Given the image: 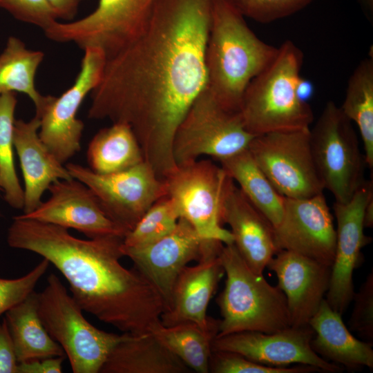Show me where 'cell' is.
<instances>
[{"label": "cell", "instance_id": "1", "mask_svg": "<svg viewBox=\"0 0 373 373\" xmlns=\"http://www.w3.org/2000/svg\"><path fill=\"white\" fill-rule=\"evenodd\" d=\"M213 0H156L144 30L108 58L88 117L128 124L144 160L164 180L176 168L175 131L205 88Z\"/></svg>", "mask_w": 373, "mask_h": 373}, {"label": "cell", "instance_id": "2", "mask_svg": "<svg viewBox=\"0 0 373 373\" xmlns=\"http://www.w3.org/2000/svg\"><path fill=\"white\" fill-rule=\"evenodd\" d=\"M124 238H78L64 227L16 216L8 228L7 242L52 264L67 280L71 296L83 312L123 333L141 335L161 323L166 307L144 275L121 264Z\"/></svg>", "mask_w": 373, "mask_h": 373}, {"label": "cell", "instance_id": "3", "mask_svg": "<svg viewBox=\"0 0 373 373\" xmlns=\"http://www.w3.org/2000/svg\"><path fill=\"white\" fill-rule=\"evenodd\" d=\"M227 0H213L205 63L206 87L225 108L240 112L251 80L275 58L278 47L260 39Z\"/></svg>", "mask_w": 373, "mask_h": 373}, {"label": "cell", "instance_id": "4", "mask_svg": "<svg viewBox=\"0 0 373 373\" xmlns=\"http://www.w3.org/2000/svg\"><path fill=\"white\" fill-rule=\"evenodd\" d=\"M303 60L300 48L287 40L278 47L271 63L249 83L240 109L249 133L256 136L310 128L312 110L296 94Z\"/></svg>", "mask_w": 373, "mask_h": 373}, {"label": "cell", "instance_id": "5", "mask_svg": "<svg viewBox=\"0 0 373 373\" xmlns=\"http://www.w3.org/2000/svg\"><path fill=\"white\" fill-rule=\"evenodd\" d=\"M220 258L227 278L216 300L222 316L216 336L242 331L274 333L291 327L286 298L278 285L255 274L233 243L223 245Z\"/></svg>", "mask_w": 373, "mask_h": 373}, {"label": "cell", "instance_id": "6", "mask_svg": "<svg viewBox=\"0 0 373 373\" xmlns=\"http://www.w3.org/2000/svg\"><path fill=\"white\" fill-rule=\"evenodd\" d=\"M37 306L44 327L63 349L74 373H99L113 348L126 336L90 324L55 274L48 276L45 288L37 293Z\"/></svg>", "mask_w": 373, "mask_h": 373}, {"label": "cell", "instance_id": "7", "mask_svg": "<svg viewBox=\"0 0 373 373\" xmlns=\"http://www.w3.org/2000/svg\"><path fill=\"white\" fill-rule=\"evenodd\" d=\"M310 144L316 168L323 185L345 203L365 183L364 154L352 122L333 101L326 103L314 126Z\"/></svg>", "mask_w": 373, "mask_h": 373}, {"label": "cell", "instance_id": "8", "mask_svg": "<svg viewBox=\"0 0 373 373\" xmlns=\"http://www.w3.org/2000/svg\"><path fill=\"white\" fill-rule=\"evenodd\" d=\"M254 137L245 129L240 112L223 107L205 87L178 126L173 159L176 165L203 155L220 160L247 149Z\"/></svg>", "mask_w": 373, "mask_h": 373}, {"label": "cell", "instance_id": "9", "mask_svg": "<svg viewBox=\"0 0 373 373\" xmlns=\"http://www.w3.org/2000/svg\"><path fill=\"white\" fill-rule=\"evenodd\" d=\"M230 177L209 160L177 165L165 179L167 196L180 218L187 220L205 239L233 242L230 231L222 227V210Z\"/></svg>", "mask_w": 373, "mask_h": 373}, {"label": "cell", "instance_id": "10", "mask_svg": "<svg viewBox=\"0 0 373 373\" xmlns=\"http://www.w3.org/2000/svg\"><path fill=\"white\" fill-rule=\"evenodd\" d=\"M156 0H99L95 9L77 20L56 21L44 32L59 43L84 50L101 49L107 59L125 48L144 30Z\"/></svg>", "mask_w": 373, "mask_h": 373}, {"label": "cell", "instance_id": "11", "mask_svg": "<svg viewBox=\"0 0 373 373\" xmlns=\"http://www.w3.org/2000/svg\"><path fill=\"white\" fill-rule=\"evenodd\" d=\"M65 166L73 178L92 191L108 217L127 232L156 201L167 195L164 180L145 161L109 174H99L76 163Z\"/></svg>", "mask_w": 373, "mask_h": 373}, {"label": "cell", "instance_id": "12", "mask_svg": "<svg viewBox=\"0 0 373 373\" xmlns=\"http://www.w3.org/2000/svg\"><path fill=\"white\" fill-rule=\"evenodd\" d=\"M83 50L80 70L72 86L59 97L46 95L42 105L35 110L40 121L41 140L64 164L81 150L84 124L77 118V111L99 83L107 60L98 48Z\"/></svg>", "mask_w": 373, "mask_h": 373}, {"label": "cell", "instance_id": "13", "mask_svg": "<svg viewBox=\"0 0 373 373\" xmlns=\"http://www.w3.org/2000/svg\"><path fill=\"white\" fill-rule=\"evenodd\" d=\"M309 129L256 135L248 146L258 166L285 198H310L324 190L312 155Z\"/></svg>", "mask_w": 373, "mask_h": 373}, {"label": "cell", "instance_id": "14", "mask_svg": "<svg viewBox=\"0 0 373 373\" xmlns=\"http://www.w3.org/2000/svg\"><path fill=\"white\" fill-rule=\"evenodd\" d=\"M215 240L202 238L187 220L180 218L175 229L164 237L140 247L122 245V251L160 294L166 311L171 307L179 274L189 262H198Z\"/></svg>", "mask_w": 373, "mask_h": 373}, {"label": "cell", "instance_id": "15", "mask_svg": "<svg viewBox=\"0 0 373 373\" xmlns=\"http://www.w3.org/2000/svg\"><path fill=\"white\" fill-rule=\"evenodd\" d=\"M314 334L309 325L290 327L274 333L242 331L216 336L211 343V350L238 353L267 366L302 364L315 367L323 372H342L343 367L325 360L312 350L311 340Z\"/></svg>", "mask_w": 373, "mask_h": 373}, {"label": "cell", "instance_id": "16", "mask_svg": "<svg viewBox=\"0 0 373 373\" xmlns=\"http://www.w3.org/2000/svg\"><path fill=\"white\" fill-rule=\"evenodd\" d=\"M373 198L372 180L365 183L345 203L333 205L337 221L335 254L331 267L326 301L332 309L343 314L354 294L353 272L359 264L362 248L370 242L364 234V211Z\"/></svg>", "mask_w": 373, "mask_h": 373}, {"label": "cell", "instance_id": "17", "mask_svg": "<svg viewBox=\"0 0 373 373\" xmlns=\"http://www.w3.org/2000/svg\"><path fill=\"white\" fill-rule=\"evenodd\" d=\"M274 229L279 250H288L332 267L336 231L323 193L306 198H285L283 216Z\"/></svg>", "mask_w": 373, "mask_h": 373}, {"label": "cell", "instance_id": "18", "mask_svg": "<svg viewBox=\"0 0 373 373\" xmlns=\"http://www.w3.org/2000/svg\"><path fill=\"white\" fill-rule=\"evenodd\" d=\"M49 198L32 212L19 216L74 229L89 238L128 233L111 220L92 191L75 179L59 180L48 189Z\"/></svg>", "mask_w": 373, "mask_h": 373}, {"label": "cell", "instance_id": "19", "mask_svg": "<svg viewBox=\"0 0 373 373\" xmlns=\"http://www.w3.org/2000/svg\"><path fill=\"white\" fill-rule=\"evenodd\" d=\"M224 244L216 241L193 266L185 267L173 287L171 307L160 317L164 326L192 323L218 333L220 320L207 316V309L224 274L220 254Z\"/></svg>", "mask_w": 373, "mask_h": 373}, {"label": "cell", "instance_id": "20", "mask_svg": "<svg viewBox=\"0 0 373 373\" xmlns=\"http://www.w3.org/2000/svg\"><path fill=\"white\" fill-rule=\"evenodd\" d=\"M267 267L278 278L291 327H304L318 311L329 285L331 267L300 254L280 250Z\"/></svg>", "mask_w": 373, "mask_h": 373}, {"label": "cell", "instance_id": "21", "mask_svg": "<svg viewBox=\"0 0 373 373\" xmlns=\"http://www.w3.org/2000/svg\"><path fill=\"white\" fill-rule=\"evenodd\" d=\"M222 222L230 227L233 243L248 267L255 274L262 275L269 261L280 251L274 229L231 178L224 193Z\"/></svg>", "mask_w": 373, "mask_h": 373}, {"label": "cell", "instance_id": "22", "mask_svg": "<svg viewBox=\"0 0 373 373\" xmlns=\"http://www.w3.org/2000/svg\"><path fill=\"white\" fill-rule=\"evenodd\" d=\"M39 118L15 119L13 133L15 149L24 181L23 214L36 209L44 192L54 182L70 180V173L43 143L39 136Z\"/></svg>", "mask_w": 373, "mask_h": 373}, {"label": "cell", "instance_id": "23", "mask_svg": "<svg viewBox=\"0 0 373 373\" xmlns=\"http://www.w3.org/2000/svg\"><path fill=\"white\" fill-rule=\"evenodd\" d=\"M314 331L312 350L325 360L350 370L373 368L372 342L354 337L342 320V314L332 309L324 299L309 322Z\"/></svg>", "mask_w": 373, "mask_h": 373}, {"label": "cell", "instance_id": "24", "mask_svg": "<svg viewBox=\"0 0 373 373\" xmlns=\"http://www.w3.org/2000/svg\"><path fill=\"white\" fill-rule=\"evenodd\" d=\"M190 369L153 333L126 334L99 373H188Z\"/></svg>", "mask_w": 373, "mask_h": 373}, {"label": "cell", "instance_id": "25", "mask_svg": "<svg viewBox=\"0 0 373 373\" xmlns=\"http://www.w3.org/2000/svg\"><path fill=\"white\" fill-rule=\"evenodd\" d=\"M18 363L64 356L61 347L50 336L38 313L35 291L5 313L4 317Z\"/></svg>", "mask_w": 373, "mask_h": 373}, {"label": "cell", "instance_id": "26", "mask_svg": "<svg viewBox=\"0 0 373 373\" xmlns=\"http://www.w3.org/2000/svg\"><path fill=\"white\" fill-rule=\"evenodd\" d=\"M219 162L248 200L276 228L283 216L285 198L274 188L248 149Z\"/></svg>", "mask_w": 373, "mask_h": 373}, {"label": "cell", "instance_id": "27", "mask_svg": "<svg viewBox=\"0 0 373 373\" xmlns=\"http://www.w3.org/2000/svg\"><path fill=\"white\" fill-rule=\"evenodd\" d=\"M86 157L88 167L99 174L122 171L144 161L135 133L124 123L100 129L89 142Z\"/></svg>", "mask_w": 373, "mask_h": 373}, {"label": "cell", "instance_id": "28", "mask_svg": "<svg viewBox=\"0 0 373 373\" xmlns=\"http://www.w3.org/2000/svg\"><path fill=\"white\" fill-rule=\"evenodd\" d=\"M354 122L363 142L367 166L373 168V56L362 59L349 77L344 101L340 106Z\"/></svg>", "mask_w": 373, "mask_h": 373}, {"label": "cell", "instance_id": "29", "mask_svg": "<svg viewBox=\"0 0 373 373\" xmlns=\"http://www.w3.org/2000/svg\"><path fill=\"white\" fill-rule=\"evenodd\" d=\"M44 58L40 50L27 48L16 37H10L0 55V94L14 92L26 95L33 102L35 110L43 104L42 95L35 86V77Z\"/></svg>", "mask_w": 373, "mask_h": 373}, {"label": "cell", "instance_id": "30", "mask_svg": "<svg viewBox=\"0 0 373 373\" xmlns=\"http://www.w3.org/2000/svg\"><path fill=\"white\" fill-rule=\"evenodd\" d=\"M151 332L190 370L209 372L211 343L217 332L206 331L195 323H185L172 326L160 323Z\"/></svg>", "mask_w": 373, "mask_h": 373}, {"label": "cell", "instance_id": "31", "mask_svg": "<svg viewBox=\"0 0 373 373\" xmlns=\"http://www.w3.org/2000/svg\"><path fill=\"white\" fill-rule=\"evenodd\" d=\"M17 93L0 94V188L4 200L13 209H22L24 203L23 188L19 183L14 161L13 133Z\"/></svg>", "mask_w": 373, "mask_h": 373}, {"label": "cell", "instance_id": "32", "mask_svg": "<svg viewBox=\"0 0 373 373\" xmlns=\"http://www.w3.org/2000/svg\"><path fill=\"white\" fill-rule=\"evenodd\" d=\"M180 219L170 198L156 201L124 238L123 245L135 247L155 242L172 232Z\"/></svg>", "mask_w": 373, "mask_h": 373}, {"label": "cell", "instance_id": "33", "mask_svg": "<svg viewBox=\"0 0 373 373\" xmlns=\"http://www.w3.org/2000/svg\"><path fill=\"white\" fill-rule=\"evenodd\" d=\"M320 372L315 367L296 364L272 367L252 361L235 352L211 350L209 372L211 373H309Z\"/></svg>", "mask_w": 373, "mask_h": 373}, {"label": "cell", "instance_id": "34", "mask_svg": "<svg viewBox=\"0 0 373 373\" xmlns=\"http://www.w3.org/2000/svg\"><path fill=\"white\" fill-rule=\"evenodd\" d=\"M245 17L268 23L291 16L314 0H227Z\"/></svg>", "mask_w": 373, "mask_h": 373}, {"label": "cell", "instance_id": "35", "mask_svg": "<svg viewBox=\"0 0 373 373\" xmlns=\"http://www.w3.org/2000/svg\"><path fill=\"white\" fill-rule=\"evenodd\" d=\"M50 264L48 260L43 258L31 271L20 278H0V316L34 291Z\"/></svg>", "mask_w": 373, "mask_h": 373}, {"label": "cell", "instance_id": "36", "mask_svg": "<svg viewBox=\"0 0 373 373\" xmlns=\"http://www.w3.org/2000/svg\"><path fill=\"white\" fill-rule=\"evenodd\" d=\"M354 306L349 321L350 330L363 341H373V272L367 276L359 291L354 294Z\"/></svg>", "mask_w": 373, "mask_h": 373}, {"label": "cell", "instance_id": "37", "mask_svg": "<svg viewBox=\"0 0 373 373\" xmlns=\"http://www.w3.org/2000/svg\"><path fill=\"white\" fill-rule=\"evenodd\" d=\"M0 8L15 19L41 28L44 31L57 21L46 0H0Z\"/></svg>", "mask_w": 373, "mask_h": 373}, {"label": "cell", "instance_id": "38", "mask_svg": "<svg viewBox=\"0 0 373 373\" xmlns=\"http://www.w3.org/2000/svg\"><path fill=\"white\" fill-rule=\"evenodd\" d=\"M18 361L5 318L0 323V373H17Z\"/></svg>", "mask_w": 373, "mask_h": 373}, {"label": "cell", "instance_id": "39", "mask_svg": "<svg viewBox=\"0 0 373 373\" xmlns=\"http://www.w3.org/2000/svg\"><path fill=\"white\" fill-rule=\"evenodd\" d=\"M64 360L61 356L20 362L17 373H61Z\"/></svg>", "mask_w": 373, "mask_h": 373}, {"label": "cell", "instance_id": "40", "mask_svg": "<svg viewBox=\"0 0 373 373\" xmlns=\"http://www.w3.org/2000/svg\"><path fill=\"white\" fill-rule=\"evenodd\" d=\"M57 19L72 20L75 16L80 0H46Z\"/></svg>", "mask_w": 373, "mask_h": 373}, {"label": "cell", "instance_id": "41", "mask_svg": "<svg viewBox=\"0 0 373 373\" xmlns=\"http://www.w3.org/2000/svg\"><path fill=\"white\" fill-rule=\"evenodd\" d=\"M314 93L315 86L313 82L300 75L296 86V94L298 99L302 102L309 104Z\"/></svg>", "mask_w": 373, "mask_h": 373}, {"label": "cell", "instance_id": "42", "mask_svg": "<svg viewBox=\"0 0 373 373\" xmlns=\"http://www.w3.org/2000/svg\"><path fill=\"white\" fill-rule=\"evenodd\" d=\"M363 224L365 228H370L373 226V198L368 201L365 208Z\"/></svg>", "mask_w": 373, "mask_h": 373}, {"label": "cell", "instance_id": "43", "mask_svg": "<svg viewBox=\"0 0 373 373\" xmlns=\"http://www.w3.org/2000/svg\"><path fill=\"white\" fill-rule=\"evenodd\" d=\"M363 8L365 10L369 19H372L373 15V0H358Z\"/></svg>", "mask_w": 373, "mask_h": 373}, {"label": "cell", "instance_id": "44", "mask_svg": "<svg viewBox=\"0 0 373 373\" xmlns=\"http://www.w3.org/2000/svg\"><path fill=\"white\" fill-rule=\"evenodd\" d=\"M80 1H82V0H80Z\"/></svg>", "mask_w": 373, "mask_h": 373}, {"label": "cell", "instance_id": "45", "mask_svg": "<svg viewBox=\"0 0 373 373\" xmlns=\"http://www.w3.org/2000/svg\"><path fill=\"white\" fill-rule=\"evenodd\" d=\"M0 189H1V188H0Z\"/></svg>", "mask_w": 373, "mask_h": 373}]
</instances>
